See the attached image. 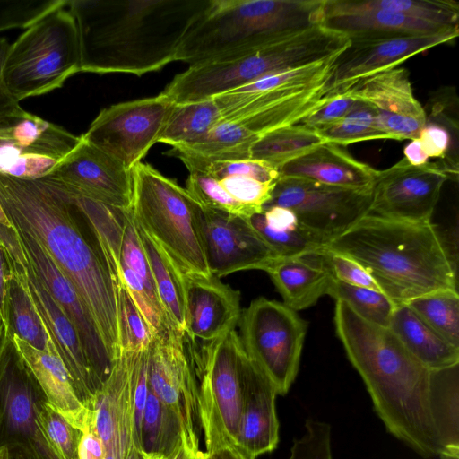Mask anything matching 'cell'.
I'll return each instance as SVG.
<instances>
[{
    "label": "cell",
    "instance_id": "1",
    "mask_svg": "<svg viewBox=\"0 0 459 459\" xmlns=\"http://www.w3.org/2000/svg\"><path fill=\"white\" fill-rule=\"evenodd\" d=\"M0 204L13 225L30 235L74 286L113 359L118 351L117 262L86 218V231L69 195L47 178L0 174ZM80 210V209H79Z\"/></svg>",
    "mask_w": 459,
    "mask_h": 459
},
{
    "label": "cell",
    "instance_id": "2",
    "mask_svg": "<svg viewBox=\"0 0 459 459\" xmlns=\"http://www.w3.org/2000/svg\"><path fill=\"white\" fill-rule=\"evenodd\" d=\"M211 0H67L79 35L81 72L141 76L176 61Z\"/></svg>",
    "mask_w": 459,
    "mask_h": 459
},
{
    "label": "cell",
    "instance_id": "3",
    "mask_svg": "<svg viewBox=\"0 0 459 459\" xmlns=\"http://www.w3.org/2000/svg\"><path fill=\"white\" fill-rule=\"evenodd\" d=\"M335 332L386 430L423 458L440 455L429 411L430 369L389 328L335 300Z\"/></svg>",
    "mask_w": 459,
    "mask_h": 459
},
{
    "label": "cell",
    "instance_id": "4",
    "mask_svg": "<svg viewBox=\"0 0 459 459\" xmlns=\"http://www.w3.org/2000/svg\"><path fill=\"white\" fill-rule=\"evenodd\" d=\"M325 249L363 265L397 305L436 291H458L456 262L432 221L368 213Z\"/></svg>",
    "mask_w": 459,
    "mask_h": 459
},
{
    "label": "cell",
    "instance_id": "5",
    "mask_svg": "<svg viewBox=\"0 0 459 459\" xmlns=\"http://www.w3.org/2000/svg\"><path fill=\"white\" fill-rule=\"evenodd\" d=\"M325 0H211L176 61L190 65L233 56L321 24Z\"/></svg>",
    "mask_w": 459,
    "mask_h": 459
},
{
    "label": "cell",
    "instance_id": "6",
    "mask_svg": "<svg viewBox=\"0 0 459 459\" xmlns=\"http://www.w3.org/2000/svg\"><path fill=\"white\" fill-rule=\"evenodd\" d=\"M346 43L342 34L317 24L233 56L190 65L161 93L176 104L210 100L269 74L326 60Z\"/></svg>",
    "mask_w": 459,
    "mask_h": 459
},
{
    "label": "cell",
    "instance_id": "7",
    "mask_svg": "<svg viewBox=\"0 0 459 459\" xmlns=\"http://www.w3.org/2000/svg\"><path fill=\"white\" fill-rule=\"evenodd\" d=\"M81 72L79 35L65 4L33 22L10 44L3 81L18 101L61 88Z\"/></svg>",
    "mask_w": 459,
    "mask_h": 459
},
{
    "label": "cell",
    "instance_id": "8",
    "mask_svg": "<svg viewBox=\"0 0 459 459\" xmlns=\"http://www.w3.org/2000/svg\"><path fill=\"white\" fill-rule=\"evenodd\" d=\"M131 212L185 275L211 276L197 223L200 205L186 188L149 164L133 169Z\"/></svg>",
    "mask_w": 459,
    "mask_h": 459
},
{
    "label": "cell",
    "instance_id": "9",
    "mask_svg": "<svg viewBox=\"0 0 459 459\" xmlns=\"http://www.w3.org/2000/svg\"><path fill=\"white\" fill-rule=\"evenodd\" d=\"M197 383L199 414L206 453L238 450L243 384L248 359L235 329L201 348L187 341Z\"/></svg>",
    "mask_w": 459,
    "mask_h": 459
},
{
    "label": "cell",
    "instance_id": "10",
    "mask_svg": "<svg viewBox=\"0 0 459 459\" xmlns=\"http://www.w3.org/2000/svg\"><path fill=\"white\" fill-rule=\"evenodd\" d=\"M241 342L249 358L285 395L299 369L308 323L283 302L264 297L242 310Z\"/></svg>",
    "mask_w": 459,
    "mask_h": 459
},
{
    "label": "cell",
    "instance_id": "11",
    "mask_svg": "<svg viewBox=\"0 0 459 459\" xmlns=\"http://www.w3.org/2000/svg\"><path fill=\"white\" fill-rule=\"evenodd\" d=\"M7 267L25 287L71 377L81 402L91 411L102 384L95 375L79 334L26 256L13 228L0 225Z\"/></svg>",
    "mask_w": 459,
    "mask_h": 459
},
{
    "label": "cell",
    "instance_id": "12",
    "mask_svg": "<svg viewBox=\"0 0 459 459\" xmlns=\"http://www.w3.org/2000/svg\"><path fill=\"white\" fill-rule=\"evenodd\" d=\"M148 387L178 419L183 445L200 449L202 427L197 383L185 334L166 325L147 349Z\"/></svg>",
    "mask_w": 459,
    "mask_h": 459
},
{
    "label": "cell",
    "instance_id": "13",
    "mask_svg": "<svg viewBox=\"0 0 459 459\" xmlns=\"http://www.w3.org/2000/svg\"><path fill=\"white\" fill-rule=\"evenodd\" d=\"M371 190L351 189L279 177L264 206L291 210L302 228L325 245L369 213ZM263 208V209H264Z\"/></svg>",
    "mask_w": 459,
    "mask_h": 459
},
{
    "label": "cell",
    "instance_id": "14",
    "mask_svg": "<svg viewBox=\"0 0 459 459\" xmlns=\"http://www.w3.org/2000/svg\"><path fill=\"white\" fill-rule=\"evenodd\" d=\"M175 106L161 92L103 108L81 136L132 169L158 143Z\"/></svg>",
    "mask_w": 459,
    "mask_h": 459
},
{
    "label": "cell",
    "instance_id": "15",
    "mask_svg": "<svg viewBox=\"0 0 459 459\" xmlns=\"http://www.w3.org/2000/svg\"><path fill=\"white\" fill-rule=\"evenodd\" d=\"M143 351H117L93 403V429L105 446L106 456L112 459L145 455L135 421V390Z\"/></svg>",
    "mask_w": 459,
    "mask_h": 459
},
{
    "label": "cell",
    "instance_id": "16",
    "mask_svg": "<svg viewBox=\"0 0 459 459\" xmlns=\"http://www.w3.org/2000/svg\"><path fill=\"white\" fill-rule=\"evenodd\" d=\"M197 223L209 271L217 278L246 270L267 272L282 258L248 218L200 206Z\"/></svg>",
    "mask_w": 459,
    "mask_h": 459
},
{
    "label": "cell",
    "instance_id": "17",
    "mask_svg": "<svg viewBox=\"0 0 459 459\" xmlns=\"http://www.w3.org/2000/svg\"><path fill=\"white\" fill-rule=\"evenodd\" d=\"M447 179L437 162L413 166L403 158L386 169L377 170L369 213L404 221H431Z\"/></svg>",
    "mask_w": 459,
    "mask_h": 459
},
{
    "label": "cell",
    "instance_id": "18",
    "mask_svg": "<svg viewBox=\"0 0 459 459\" xmlns=\"http://www.w3.org/2000/svg\"><path fill=\"white\" fill-rule=\"evenodd\" d=\"M65 190L109 207L128 211L133 173L82 136L75 147L45 177Z\"/></svg>",
    "mask_w": 459,
    "mask_h": 459
},
{
    "label": "cell",
    "instance_id": "19",
    "mask_svg": "<svg viewBox=\"0 0 459 459\" xmlns=\"http://www.w3.org/2000/svg\"><path fill=\"white\" fill-rule=\"evenodd\" d=\"M458 33L459 28L429 35L351 38L335 56L328 85L333 92H342L368 76L397 67L420 53L453 41Z\"/></svg>",
    "mask_w": 459,
    "mask_h": 459
},
{
    "label": "cell",
    "instance_id": "20",
    "mask_svg": "<svg viewBox=\"0 0 459 459\" xmlns=\"http://www.w3.org/2000/svg\"><path fill=\"white\" fill-rule=\"evenodd\" d=\"M344 91L373 108L383 139L417 138L426 124V110L416 99L404 67L374 74Z\"/></svg>",
    "mask_w": 459,
    "mask_h": 459
},
{
    "label": "cell",
    "instance_id": "21",
    "mask_svg": "<svg viewBox=\"0 0 459 459\" xmlns=\"http://www.w3.org/2000/svg\"><path fill=\"white\" fill-rule=\"evenodd\" d=\"M13 229L35 271L76 329L91 366L103 385L110 374L113 359L93 316L74 286L37 240L14 226Z\"/></svg>",
    "mask_w": 459,
    "mask_h": 459
},
{
    "label": "cell",
    "instance_id": "22",
    "mask_svg": "<svg viewBox=\"0 0 459 459\" xmlns=\"http://www.w3.org/2000/svg\"><path fill=\"white\" fill-rule=\"evenodd\" d=\"M185 336L201 348L235 329L242 309L240 292L213 275H185Z\"/></svg>",
    "mask_w": 459,
    "mask_h": 459
},
{
    "label": "cell",
    "instance_id": "23",
    "mask_svg": "<svg viewBox=\"0 0 459 459\" xmlns=\"http://www.w3.org/2000/svg\"><path fill=\"white\" fill-rule=\"evenodd\" d=\"M45 396L19 359L4 352L0 361V415L2 419V447L23 443L37 449L44 446L37 425V414Z\"/></svg>",
    "mask_w": 459,
    "mask_h": 459
},
{
    "label": "cell",
    "instance_id": "24",
    "mask_svg": "<svg viewBox=\"0 0 459 459\" xmlns=\"http://www.w3.org/2000/svg\"><path fill=\"white\" fill-rule=\"evenodd\" d=\"M275 386L249 358L243 384L241 426L238 451L247 459L273 451L279 443Z\"/></svg>",
    "mask_w": 459,
    "mask_h": 459
},
{
    "label": "cell",
    "instance_id": "25",
    "mask_svg": "<svg viewBox=\"0 0 459 459\" xmlns=\"http://www.w3.org/2000/svg\"><path fill=\"white\" fill-rule=\"evenodd\" d=\"M10 342L15 354L42 391L48 404L80 431L93 426L92 411L79 399L58 353L38 350L15 333H12Z\"/></svg>",
    "mask_w": 459,
    "mask_h": 459
},
{
    "label": "cell",
    "instance_id": "26",
    "mask_svg": "<svg viewBox=\"0 0 459 459\" xmlns=\"http://www.w3.org/2000/svg\"><path fill=\"white\" fill-rule=\"evenodd\" d=\"M377 170L352 157L343 146L323 143L279 169V177L307 179L359 190L372 189Z\"/></svg>",
    "mask_w": 459,
    "mask_h": 459
},
{
    "label": "cell",
    "instance_id": "27",
    "mask_svg": "<svg viewBox=\"0 0 459 459\" xmlns=\"http://www.w3.org/2000/svg\"><path fill=\"white\" fill-rule=\"evenodd\" d=\"M266 273L283 303L297 312L314 306L326 295L333 278L321 252L281 258Z\"/></svg>",
    "mask_w": 459,
    "mask_h": 459
},
{
    "label": "cell",
    "instance_id": "28",
    "mask_svg": "<svg viewBox=\"0 0 459 459\" xmlns=\"http://www.w3.org/2000/svg\"><path fill=\"white\" fill-rule=\"evenodd\" d=\"M258 139L241 124L221 121L200 139L172 147L167 154L178 158L189 172H201L213 162L249 160L251 147Z\"/></svg>",
    "mask_w": 459,
    "mask_h": 459
},
{
    "label": "cell",
    "instance_id": "29",
    "mask_svg": "<svg viewBox=\"0 0 459 459\" xmlns=\"http://www.w3.org/2000/svg\"><path fill=\"white\" fill-rule=\"evenodd\" d=\"M321 24L329 30L345 35L348 39L429 35L458 28L445 27L383 10L323 14Z\"/></svg>",
    "mask_w": 459,
    "mask_h": 459
},
{
    "label": "cell",
    "instance_id": "30",
    "mask_svg": "<svg viewBox=\"0 0 459 459\" xmlns=\"http://www.w3.org/2000/svg\"><path fill=\"white\" fill-rule=\"evenodd\" d=\"M388 327L429 369H440L459 364V348L439 335L407 304L396 307Z\"/></svg>",
    "mask_w": 459,
    "mask_h": 459
},
{
    "label": "cell",
    "instance_id": "31",
    "mask_svg": "<svg viewBox=\"0 0 459 459\" xmlns=\"http://www.w3.org/2000/svg\"><path fill=\"white\" fill-rule=\"evenodd\" d=\"M429 402L439 456H459V364L430 371Z\"/></svg>",
    "mask_w": 459,
    "mask_h": 459
},
{
    "label": "cell",
    "instance_id": "32",
    "mask_svg": "<svg viewBox=\"0 0 459 459\" xmlns=\"http://www.w3.org/2000/svg\"><path fill=\"white\" fill-rule=\"evenodd\" d=\"M135 226L166 318L175 330L185 334L184 273L166 251L138 223L135 222Z\"/></svg>",
    "mask_w": 459,
    "mask_h": 459
},
{
    "label": "cell",
    "instance_id": "33",
    "mask_svg": "<svg viewBox=\"0 0 459 459\" xmlns=\"http://www.w3.org/2000/svg\"><path fill=\"white\" fill-rule=\"evenodd\" d=\"M364 10H383L445 27H458L459 4L453 0H325L323 14Z\"/></svg>",
    "mask_w": 459,
    "mask_h": 459
},
{
    "label": "cell",
    "instance_id": "34",
    "mask_svg": "<svg viewBox=\"0 0 459 459\" xmlns=\"http://www.w3.org/2000/svg\"><path fill=\"white\" fill-rule=\"evenodd\" d=\"M220 122L221 116L213 99L175 103L158 143L172 147L186 145L203 137Z\"/></svg>",
    "mask_w": 459,
    "mask_h": 459
},
{
    "label": "cell",
    "instance_id": "35",
    "mask_svg": "<svg viewBox=\"0 0 459 459\" xmlns=\"http://www.w3.org/2000/svg\"><path fill=\"white\" fill-rule=\"evenodd\" d=\"M323 143L316 130L298 123L261 136L251 147L250 159L265 162L279 171L285 163Z\"/></svg>",
    "mask_w": 459,
    "mask_h": 459
},
{
    "label": "cell",
    "instance_id": "36",
    "mask_svg": "<svg viewBox=\"0 0 459 459\" xmlns=\"http://www.w3.org/2000/svg\"><path fill=\"white\" fill-rule=\"evenodd\" d=\"M140 440L144 454L160 455L168 458L181 442L178 417L149 387L140 429Z\"/></svg>",
    "mask_w": 459,
    "mask_h": 459
},
{
    "label": "cell",
    "instance_id": "37",
    "mask_svg": "<svg viewBox=\"0 0 459 459\" xmlns=\"http://www.w3.org/2000/svg\"><path fill=\"white\" fill-rule=\"evenodd\" d=\"M7 296L12 333L38 350L57 352L25 287L9 269Z\"/></svg>",
    "mask_w": 459,
    "mask_h": 459
},
{
    "label": "cell",
    "instance_id": "38",
    "mask_svg": "<svg viewBox=\"0 0 459 459\" xmlns=\"http://www.w3.org/2000/svg\"><path fill=\"white\" fill-rule=\"evenodd\" d=\"M407 305L449 343L459 348V293L443 290L410 300Z\"/></svg>",
    "mask_w": 459,
    "mask_h": 459
},
{
    "label": "cell",
    "instance_id": "39",
    "mask_svg": "<svg viewBox=\"0 0 459 459\" xmlns=\"http://www.w3.org/2000/svg\"><path fill=\"white\" fill-rule=\"evenodd\" d=\"M346 303L356 314L373 324L388 327L398 306L384 292L347 284L333 278L327 294Z\"/></svg>",
    "mask_w": 459,
    "mask_h": 459
},
{
    "label": "cell",
    "instance_id": "40",
    "mask_svg": "<svg viewBox=\"0 0 459 459\" xmlns=\"http://www.w3.org/2000/svg\"><path fill=\"white\" fill-rule=\"evenodd\" d=\"M316 131L325 143L341 146L383 139L373 108L359 100L345 117Z\"/></svg>",
    "mask_w": 459,
    "mask_h": 459
},
{
    "label": "cell",
    "instance_id": "41",
    "mask_svg": "<svg viewBox=\"0 0 459 459\" xmlns=\"http://www.w3.org/2000/svg\"><path fill=\"white\" fill-rule=\"evenodd\" d=\"M37 425L45 446L54 459H78L81 432L47 402L40 404Z\"/></svg>",
    "mask_w": 459,
    "mask_h": 459
},
{
    "label": "cell",
    "instance_id": "42",
    "mask_svg": "<svg viewBox=\"0 0 459 459\" xmlns=\"http://www.w3.org/2000/svg\"><path fill=\"white\" fill-rule=\"evenodd\" d=\"M118 351H143L148 349L153 333L120 279L117 295Z\"/></svg>",
    "mask_w": 459,
    "mask_h": 459
},
{
    "label": "cell",
    "instance_id": "43",
    "mask_svg": "<svg viewBox=\"0 0 459 459\" xmlns=\"http://www.w3.org/2000/svg\"><path fill=\"white\" fill-rule=\"evenodd\" d=\"M186 189L203 208L250 218L257 212L235 200L217 179L203 172H189Z\"/></svg>",
    "mask_w": 459,
    "mask_h": 459
},
{
    "label": "cell",
    "instance_id": "44",
    "mask_svg": "<svg viewBox=\"0 0 459 459\" xmlns=\"http://www.w3.org/2000/svg\"><path fill=\"white\" fill-rule=\"evenodd\" d=\"M66 0H0V32L26 29Z\"/></svg>",
    "mask_w": 459,
    "mask_h": 459
},
{
    "label": "cell",
    "instance_id": "45",
    "mask_svg": "<svg viewBox=\"0 0 459 459\" xmlns=\"http://www.w3.org/2000/svg\"><path fill=\"white\" fill-rule=\"evenodd\" d=\"M289 459H333L331 447V426L307 419L304 434L293 441Z\"/></svg>",
    "mask_w": 459,
    "mask_h": 459
},
{
    "label": "cell",
    "instance_id": "46",
    "mask_svg": "<svg viewBox=\"0 0 459 459\" xmlns=\"http://www.w3.org/2000/svg\"><path fill=\"white\" fill-rule=\"evenodd\" d=\"M218 181L235 200L260 213L271 199L277 180L264 182L248 176L231 175Z\"/></svg>",
    "mask_w": 459,
    "mask_h": 459
},
{
    "label": "cell",
    "instance_id": "47",
    "mask_svg": "<svg viewBox=\"0 0 459 459\" xmlns=\"http://www.w3.org/2000/svg\"><path fill=\"white\" fill-rule=\"evenodd\" d=\"M324 255L333 276L350 285L380 290L370 273L356 260L345 255L327 249L320 251Z\"/></svg>",
    "mask_w": 459,
    "mask_h": 459
},
{
    "label": "cell",
    "instance_id": "48",
    "mask_svg": "<svg viewBox=\"0 0 459 459\" xmlns=\"http://www.w3.org/2000/svg\"><path fill=\"white\" fill-rule=\"evenodd\" d=\"M201 172L217 180L231 175L248 176L264 182H275L279 178L277 169L265 162L251 159L213 162L207 165Z\"/></svg>",
    "mask_w": 459,
    "mask_h": 459
},
{
    "label": "cell",
    "instance_id": "49",
    "mask_svg": "<svg viewBox=\"0 0 459 459\" xmlns=\"http://www.w3.org/2000/svg\"><path fill=\"white\" fill-rule=\"evenodd\" d=\"M358 102L359 100L345 91L336 92L324 105L303 118L299 124L317 130L345 117Z\"/></svg>",
    "mask_w": 459,
    "mask_h": 459
},
{
    "label": "cell",
    "instance_id": "50",
    "mask_svg": "<svg viewBox=\"0 0 459 459\" xmlns=\"http://www.w3.org/2000/svg\"><path fill=\"white\" fill-rule=\"evenodd\" d=\"M9 47V41L0 37V121L22 118L29 114L9 93L3 81V67Z\"/></svg>",
    "mask_w": 459,
    "mask_h": 459
},
{
    "label": "cell",
    "instance_id": "51",
    "mask_svg": "<svg viewBox=\"0 0 459 459\" xmlns=\"http://www.w3.org/2000/svg\"><path fill=\"white\" fill-rule=\"evenodd\" d=\"M106 448L93 427L81 432L78 444V459H105Z\"/></svg>",
    "mask_w": 459,
    "mask_h": 459
},
{
    "label": "cell",
    "instance_id": "52",
    "mask_svg": "<svg viewBox=\"0 0 459 459\" xmlns=\"http://www.w3.org/2000/svg\"><path fill=\"white\" fill-rule=\"evenodd\" d=\"M7 273L8 267L4 249L0 244V320L11 338L12 331L7 296Z\"/></svg>",
    "mask_w": 459,
    "mask_h": 459
},
{
    "label": "cell",
    "instance_id": "53",
    "mask_svg": "<svg viewBox=\"0 0 459 459\" xmlns=\"http://www.w3.org/2000/svg\"><path fill=\"white\" fill-rule=\"evenodd\" d=\"M404 159L413 166H421L428 163L429 157L423 151L418 138L411 139L403 149Z\"/></svg>",
    "mask_w": 459,
    "mask_h": 459
},
{
    "label": "cell",
    "instance_id": "54",
    "mask_svg": "<svg viewBox=\"0 0 459 459\" xmlns=\"http://www.w3.org/2000/svg\"><path fill=\"white\" fill-rule=\"evenodd\" d=\"M5 459H39L36 449L27 444L14 443L4 446Z\"/></svg>",
    "mask_w": 459,
    "mask_h": 459
},
{
    "label": "cell",
    "instance_id": "55",
    "mask_svg": "<svg viewBox=\"0 0 459 459\" xmlns=\"http://www.w3.org/2000/svg\"><path fill=\"white\" fill-rule=\"evenodd\" d=\"M205 459H247L238 450L222 448L212 453H206Z\"/></svg>",
    "mask_w": 459,
    "mask_h": 459
},
{
    "label": "cell",
    "instance_id": "56",
    "mask_svg": "<svg viewBox=\"0 0 459 459\" xmlns=\"http://www.w3.org/2000/svg\"><path fill=\"white\" fill-rule=\"evenodd\" d=\"M18 119L20 118H11L0 121V141L11 140L12 127Z\"/></svg>",
    "mask_w": 459,
    "mask_h": 459
},
{
    "label": "cell",
    "instance_id": "57",
    "mask_svg": "<svg viewBox=\"0 0 459 459\" xmlns=\"http://www.w3.org/2000/svg\"><path fill=\"white\" fill-rule=\"evenodd\" d=\"M10 336L4 329L1 320H0V361L6 351L7 348V341H10Z\"/></svg>",
    "mask_w": 459,
    "mask_h": 459
},
{
    "label": "cell",
    "instance_id": "58",
    "mask_svg": "<svg viewBox=\"0 0 459 459\" xmlns=\"http://www.w3.org/2000/svg\"><path fill=\"white\" fill-rule=\"evenodd\" d=\"M0 225L7 228H13V225L0 204Z\"/></svg>",
    "mask_w": 459,
    "mask_h": 459
},
{
    "label": "cell",
    "instance_id": "59",
    "mask_svg": "<svg viewBox=\"0 0 459 459\" xmlns=\"http://www.w3.org/2000/svg\"><path fill=\"white\" fill-rule=\"evenodd\" d=\"M36 451L39 454V459H52V456L48 454L46 447L37 448Z\"/></svg>",
    "mask_w": 459,
    "mask_h": 459
},
{
    "label": "cell",
    "instance_id": "60",
    "mask_svg": "<svg viewBox=\"0 0 459 459\" xmlns=\"http://www.w3.org/2000/svg\"><path fill=\"white\" fill-rule=\"evenodd\" d=\"M143 459H169V458L160 455L145 454V455Z\"/></svg>",
    "mask_w": 459,
    "mask_h": 459
},
{
    "label": "cell",
    "instance_id": "61",
    "mask_svg": "<svg viewBox=\"0 0 459 459\" xmlns=\"http://www.w3.org/2000/svg\"><path fill=\"white\" fill-rule=\"evenodd\" d=\"M1 434H2V419L0 415V450L3 448L1 446Z\"/></svg>",
    "mask_w": 459,
    "mask_h": 459
},
{
    "label": "cell",
    "instance_id": "62",
    "mask_svg": "<svg viewBox=\"0 0 459 459\" xmlns=\"http://www.w3.org/2000/svg\"><path fill=\"white\" fill-rule=\"evenodd\" d=\"M0 459H5L4 447L0 450Z\"/></svg>",
    "mask_w": 459,
    "mask_h": 459
}]
</instances>
